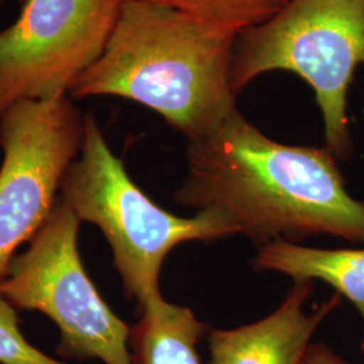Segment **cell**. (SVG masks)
I'll return each instance as SVG.
<instances>
[{
  "mask_svg": "<svg viewBox=\"0 0 364 364\" xmlns=\"http://www.w3.org/2000/svg\"><path fill=\"white\" fill-rule=\"evenodd\" d=\"M252 266L257 272L287 274L294 281H324L351 301L364 323V248L323 250L274 240L259 246ZM360 351L364 352V331Z\"/></svg>",
  "mask_w": 364,
  "mask_h": 364,
  "instance_id": "9c48e42d",
  "label": "cell"
},
{
  "mask_svg": "<svg viewBox=\"0 0 364 364\" xmlns=\"http://www.w3.org/2000/svg\"><path fill=\"white\" fill-rule=\"evenodd\" d=\"M188 14L210 25L242 34L259 26L290 0H142Z\"/></svg>",
  "mask_w": 364,
  "mask_h": 364,
  "instance_id": "8fae6325",
  "label": "cell"
},
{
  "mask_svg": "<svg viewBox=\"0 0 364 364\" xmlns=\"http://www.w3.org/2000/svg\"><path fill=\"white\" fill-rule=\"evenodd\" d=\"M0 3H1V0H0Z\"/></svg>",
  "mask_w": 364,
  "mask_h": 364,
  "instance_id": "9a60e30c",
  "label": "cell"
},
{
  "mask_svg": "<svg viewBox=\"0 0 364 364\" xmlns=\"http://www.w3.org/2000/svg\"><path fill=\"white\" fill-rule=\"evenodd\" d=\"M131 326L132 364H203L197 343L209 331L193 312L161 296L146 302Z\"/></svg>",
  "mask_w": 364,
  "mask_h": 364,
  "instance_id": "30bf717a",
  "label": "cell"
},
{
  "mask_svg": "<svg viewBox=\"0 0 364 364\" xmlns=\"http://www.w3.org/2000/svg\"><path fill=\"white\" fill-rule=\"evenodd\" d=\"M364 65V0H290L259 26L237 36L231 66L235 93L274 70L297 75L312 88L326 147L347 161L353 153L348 91Z\"/></svg>",
  "mask_w": 364,
  "mask_h": 364,
  "instance_id": "277c9868",
  "label": "cell"
},
{
  "mask_svg": "<svg viewBox=\"0 0 364 364\" xmlns=\"http://www.w3.org/2000/svg\"><path fill=\"white\" fill-rule=\"evenodd\" d=\"M0 364H66L27 341L19 328L16 309L3 297H0Z\"/></svg>",
  "mask_w": 364,
  "mask_h": 364,
  "instance_id": "7c38bea8",
  "label": "cell"
},
{
  "mask_svg": "<svg viewBox=\"0 0 364 364\" xmlns=\"http://www.w3.org/2000/svg\"><path fill=\"white\" fill-rule=\"evenodd\" d=\"M16 1H19V3H22V4H25V3H26V0H16Z\"/></svg>",
  "mask_w": 364,
  "mask_h": 364,
  "instance_id": "5bb4252c",
  "label": "cell"
},
{
  "mask_svg": "<svg viewBox=\"0 0 364 364\" xmlns=\"http://www.w3.org/2000/svg\"><path fill=\"white\" fill-rule=\"evenodd\" d=\"M301 364H351L346 362L324 343H311Z\"/></svg>",
  "mask_w": 364,
  "mask_h": 364,
  "instance_id": "4fadbf2b",
  "label": "cell"
},
{
  "mask_svg": "<svg viewBox=\"0 0 364 364\" xmlns=\"http://www.w3.org/2000/svg\"><path fill=\"white\" fill-rule=\"evenodd\" d=\"M80 223L58 197L26 251L14 257L0 297L15 309L46 314L60 329L61 358L132 364L131 326L111 311L82 266Z\"/></svg>",
  "mask_w": 364,
  "mask_h": 364,
  "instance_id": "5b68a950",
  "label": "cell"
},
{
  "mask_svg": "<svg viewBox=\"0 0 364 364\" xmlns=\"http://www.w3.org/2000/svg\"><path fill=\"white\" fill-rule=\"evenodd\" d=\"M294 282L279 308L263 320L235 329H209V364H301L313 333L341 304V296L336 293L308 314L304 305L313 282Z\"/></svg>",
  "mask_w": 364,
  "mask_h": 364,
  "instance_id": "ba28073f",
  "label": "cell"
},
{
  "mask_svg": "<svg viewBox=\"0 0 364 364\" xmlns=\"http://www.w3.org/2000/svg\"><path fill=\"white\" fill-rule=\"evenodd\" d=\"M58 197L80 220L103 231L124 294L138 309L161 296V269L176 246L239 234L234 223L218 210L204 209L193 218H181L156 205L131 180L92 112L84 115L81 149L64 174Z\"/></svg>",
  "mask_w": 364,
  "mask_h": 364,
  "instance_id": "3957f363",
  "label": "cell"
},
{
  "mask_svg": "<svg viewBox=\"0 0 364 364\" xmlns=\"http://www.w3.org/2000/svg\"><path fill=\"white\" fill-rule=\"evenodd\" d=\"M82 134L84 115L69 95L22 100L0 115V285L16 250L49 219Z\"/></svg>",
  "mask_w": 364,
  "mask_h": 364,
  "instance_id": "8992f818",
  "label": "cell"
},
{
  "mask_svg": "<svg viewBox=\"0 0 364 364\" xmlns=\"http://www.w3.org/2000/svg\"><path fill=\"white\" fill-rule=\"evenodd\" d=\"M124 0H26L0 31V115L22 100L69 95L100 57Z\"/></svg>",
  "mask_w": 364,
  "mask_h": 364,
  "instance_id": "52a82bcc",
  "label": "cell"
},
{
  "mask_svg": "<svg viewBox=\"0 0 364 364\" xmlns=\"http://www.w3.org/2000/svg\"><path fill=\"white\" fill-rule=\"evenodd\" d=\"M186 158L174 200L220 212L259 246L320 234L364 243V201L347 192L326 147L278 144L235 111L189 141Z\"/></svg>",
  "mask_w": 364,
  "mask_h": 364,
  "instance_id": "6da1fadb",
  "label": "cell"
},
{
  "mask_svg": "<svg viewBox=\"0 0 364 364\" xmlns=\"http://www.w3.org/2000/svg\"><path fill=\"white\" fill-rule=\"evenodd\" d=\"M237 36L168 6L124 0L103 53L69 96L129 99L193 141L237 111L231 84Z\"/></svg>",
  "mask_w": 364,
  "mask_h": 364,
  "instance_id": "7a4b0ae2",
  "label": "cell"
}]
</instances>
